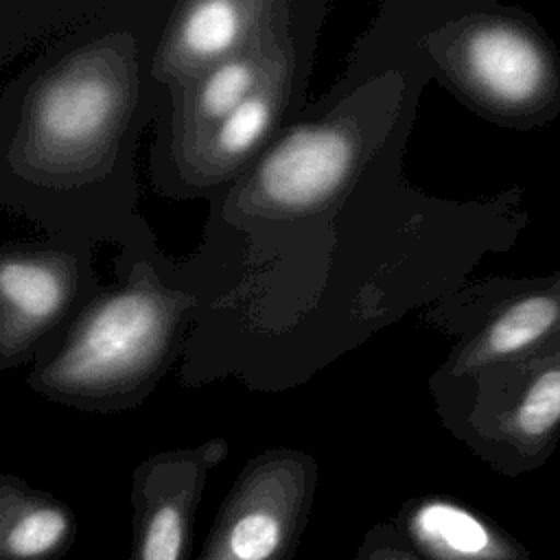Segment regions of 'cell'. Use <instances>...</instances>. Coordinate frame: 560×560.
I'll use <instances>...</instances> for the list:
<instances>
[{
  "mask_svg": "<svg viewBox=\"0 0 560 560\" xmlns=\"http://www.w3.org/2000/svg\"><path fill=\"white\" fill-rule=\"evenodd\" d=\"M149 37L85 31L46 52L0 98V201L55 241H120L136 214V147L160 116Z\"/></svg>",
  "mask_w": 560,
  "mask_h": 560,
  "instance_id": "obj_1",
  "label": "cell"
},
{
  "mask_svg": "<svg viewBox=\"0 0 560 560\" xmlns=\"http://www.w3.org/2000/svg\"><path fill=\"white\" fill-rule=\"evenodd\" d=\"M116 280L33 359L26 385L59 405L116 413L142 405L182 348L197 298L171 280L149 225L122 234Z\"/></svg>",
  "mask_w": 560,
  "mask_h": 560,
  "instance_id": "obj_2",
  "label": "cell"
},
{
  "mask_svg": "<svg viewBox=\"0 0 560 560\" xmlns=\"http://www.w3.org/2000/svg\"><path fill=\"white\" fill-rule=\"evenodd\" d=\"M315 488L311 455L293 448L256 455L225 494L197 560H293Z\"/></svg>",
  "mask_w": 560,
  "mask_h": 560,
  "instance_id": "obj_3",
  "label": "cell"
},
{
  "mask_svg": "<svg viewBox=\"0 0 560 560\" xmlns=\"http://www.w3.org/2000/svg\"><path fill=\"white\" fill-rule=\"evenodd\" d=\"M101 287L85 247L0 243V370L33 363Z\"/></svg>",
  "mask_w": 560,
  "mask_h": 560,
  "instance_id": "obj_4",
  "label": "cell"
},
{
  "mask_svg": "<svg viewBox=\"0 0 560 560\" xmlns=\"http://www.w3.org/2000/svg\"><path fill=\"white\" fill-rule=\"evenodd\" d=\"M453 81L505 120H532L560 90V68L540 35L516 18L481 15L459 24L444 52Z\"/></svg>",
  "mask_w": 560,
  "mask_h": 560,
  "instance_id": "obj_5",
  "label": "cell"
},
{
  "mask_svg": "<svg viewBox=\"0 0 560 560\" xmlns=\"http://www.w3.org/2000/svg\"><path fill=\"white\" fill-rule=\"evenodd\" d=\"M359 164L357 133L341 122L291 129L230 197L234 214H306L332 201Z\"/></svg>",
  "mask_w": 560,
  "mask_h": 560,
  "instance_id": "obj_6",
  "label": "cell"
},
{
  "mask_svg": "<svg viewBox=\"0 0 560 560\" xmlns=\"http://www.w3.org/2000/svg\"><path fill=\"white\" fill-rule=\"evenodd\" d=\"M512 363L518 381L501 389L499 405L466 416L462 440L494 470L516 477L545 464L560 435V346L545 341Z\"/></svg>",
  "mask_w": 560,
  "mask_h": 560,
  "instance_id": "obj_7",
  "label": "cell"
},
{
  "mask_svg": "<svg viewBox=\"0 0 560 560\" xmlns=\"http://www.w3.org/2000/svg\"><path fill=\"white\" fill-rule=\"evenodd\" d=\"M287 4L267 0H188L173 9L151 50V79L168 96L284 24Z\"/></svg>",
  "mask_w": 560,
  "mask_h": 560,
  "instance_id": "obj_8",
  "label": "cell"
},
{
  "mask_svg": "<svg viewBox=\"0 0 560 560\" xmlns=\"http://www.w3.org/2000/svg\"><path fill=\"white\" fill-rule=\"evenodd\" d=\"M225 455L228 442L214 438L153 453L133 468L129 560H188L208 475Z\"/></svg>",
  "mask_w": 560,
  "mask_h": 560,
  "instance_id": "obj_9",
  "label": "cell"
},
{
  "mask_svg": "<svg viewBox=\"0 0 560 560\" xmlns=\"http://www.w3.org/2000/svg\"><path fill=\"white\" fill-rule=\"evenodd\" d=\"M293 55L284 24H280L243 52L206 72L188 90L168 96L166 112L158 116L160 136L153 153V162H162L160 175L186 160L232 109Z\"/></svg>",
  "mask_w": 560,
  "mask_h": 560,
  "instance_id": "obj_10",
  "label": "cell"
},
{
  "mask_svg": "<svg viewBox=\"0 0 560 560\" xmlns=\"http://www.w3.org/2000/svg\"><path fill=\"white\" fill-rule=\"evenodd\" d=\"M295 55L282 61L236 109H232L199 144L182 160L171 177L182 188H212L234 177L262 147L280 120L291 92Z\"/></svg>",
  "mask_w": 560,
  "mask_h": 560,
  "instance_id": "obj_11",
  "label": "cell"
},
{
  "mask_svg": "<svg viewBox=\"0 0 560 560\" xmlns=\"http://www.w3.org/2000/svg\"><path fill=\"white\" fill-rule=\"evenodd\" d=\"M389 523L422 560H534L523 542L451 497L411 499Z\"/></svg>",
  "mask_w": 560,
  "mask_h": 560,
  "instance_id": "obj_12",
  "label": "cell"
},
{
  "mask_svg": "<svg viewBox=\"0 0 560 560\" xmlns=\"http://www.w3.org/2000/svg\"><path fill=\"white\" fill-rule=\"evenodd\" d=\"M77 529L66 501L18 475L0 472V560H61Z\"/></svg>",
  "mask_w": 560,
  "mask_h": 560,
  "instance_id": "obj_13",
  "label": "cell"
},
{
  "mask_svg": "<svg viewBox=\"0 0 560 560\" xmlns=\"http://www.w3.org/2000/svg\"><path fill=\"white\" fill-rule=\"evenodd\" d=\"M553 335H560V276L551 284L505 304L457 352L451 372L472 374L501 365L536 350Z\"/></svg>",
  "mask_w": 560,
  "mask_h": 560,
  "instance_id": "obj_14",
  "label": "cell"
},
{
  "mask_svg": "<svg viewBox=\"0 0 560 560\" xmlns=\"http://www.w3.org/2000/svg\"><path fill=\"white\" fill-rule=\"evenodd\" d=\"M352 560H422L389 521L376 523L359 542Z\"/></svg>",
  "mask_w": 560,
  "mask_h": 560,
  "instance_id": "obj_15",
  "label": "cell"
}]
</instances>
